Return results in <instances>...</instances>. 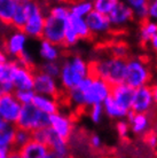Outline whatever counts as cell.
Here are the masks:
<instances>
[{
  "label": "cell",
  "instance_id": "6da1fadb",
  "mask_svg": "<svg viewBox=\"0 0 157 158\" xmlns=\"http://www.w3.org/2000/svg\"><path fill=\"white\" fill-rule=\"evenodd\" d=\"M91 75L90 63L78 54L70 55L61 62L59 80L63 93L77 88L83 79Z\"/></svg>",
  "mask_w": 157,
  "mask_h": 158
},
{
  "label": "cell",
  "instance_id": "7a4b0ae2",
  "mask_svg": "<svg viewBox=\"0 0 157 158\" xmlns=\"http://www.w3.org/2000/svg\"><path fill=\"white\" fill-rule=\"evenodd\" d=\"M90 71L93 77L106 81L110 86L124 84L126 71V60L114 56H103L90 62Z\"/></svg>",
  "mask_w": 157,
  "mask_h": 158
},
{
  "label": "cell",
  "instance_id": "3957f363",
  "mask_svg": "<svg viewBox=\"0 0 157 158\" xmlns=\"http://www.w3.org/2000/svg\"><path fill=\"white\" fill-rule=\"evenodd\" d=\"M151 71L148 63L141 57H129L126 60V71L124 84L133 89L149 86L151 83Z\"/></svg>",
  "mask_w": 157,
  "mask_h": 158
},
{
  "label": "cell",
  "instance_id": "277c9868",
  "mask_svg": "<svg viewBox=\"0 0 157 158\" xmlns=\"http://www.w3.org/2000/svg\"><path fill=\"white\" fill-rule=\"evenodd\" d=\"M24 6L28 12V20L22 31L25 33L28 38L32 39H41L43 38L44 25H45V17L46 12L44 10L43 6L36 1L25 0L23 1Z\"/></svg>",
  "mask_w": 157,
  "mask_h": 158
},
{
  "label": "cell",
  "instance_id": "5b68a950",
  "mask_svg": "<svg viewBox=\"0 0 157 158\" xmlns=\"http://www.w3.org/2000/svg\"><path fill=\"white\" fill-rule=\"evenodd\" d=\"M48 117L49 116L43 114L32 104L23 106L15 123V127L33 133L39 128L48 126Z\"/></svg>",
  "mask_w": 157,
  "mask_h": 158
},
{
  "label": "cell",
  "instance_id": "8992f818",
  "mask_svg": "<svg viewBox=\"0 0 157 158\" xmlns=\"http://www.w3.org/2000/svg\"><path fill=\"white\" fill-rule=\"evenodd\" d=\"M35 69L24 67L16 61H9L7 64V78L12 83L14 91L32 89Z\"/></svg>",
  "mask_w": 157,
  "mask_h": 158
},
{
  "label": "cell",
  "instance_id": "52a82bcc",
  "mask_svg": "<svg viewBox=\"0 0 157 158\" xmlns=\"http://www.w3.org/2000/svg\"><path fill=\"white\" fill-rule=\"evenodd\" d=\"M33 92L38 95H45L51 96L55 99L61 100L63 92L60 87L57 79L45 75L44 72L36 70L35 77H33Z\"/></svg>",
  "mask_w": 157,
  "mask_h": 158
},
{
  "label": "cell",
  "instance_id": "ba28073f",
  "mask_svg": "<svg viewBox=\"0 0 157 158\" xmlns=\"http://www.w3.org/2000/svg\"><path fill=\"white\" fill-rule=\"evenodd\" d=\"M84 94V103L85 108L88 109L95 104H102L111 94V86L101 79L93 77V80Z\"/></svg>",
  "mask_w": 157,
  "mask_h": 158
},
{
  "label": "cell",
  "instance_id": "9c48e42d",
  "mask_svg": "<svg viewBox=\"0 0 157 158\" xmlns=\"http://www.w3.org/2000/svg\"><path fill=\"white\" fill-rule=\"evenodd\" d=\"M28 37L22 30H13L5 37L1 49L5 52L7 57H12L13 61L17 60L27 51Z\"/></svg>",
  "mask_w": 157,
  "mask_h": 158
},
{
  "label": "cell",
  "instance_id": "30bf717a",
  "mask_svg": "<svg viewBox=\"0 0 157 158\" xmlns=\"http://www.w3.org/2000/svg\"><path fill=\"white\" fill-rule=\"evenodd\" d=\"M48 127L57 136L69 141L75 132V122L70 115L57 111L48 117Z\"/></svg>",
  "mask_w": 157,
  "mask_h": 158
},
{
  "label": "cell",
  "instance_id": "8fae6325",
  "mask_svg": "<svg viewBox=\"0 0 157 158\" xmlns=\"http://www.w3.org/2000/svg\"><path fill=\"white\" fill-rule=\"evenodd\" d=\"M67 21L59 20L46 14L41 39L47 40L59 47H63V36H64V28Z\"/></svg>",
  "mask_w": 157,
  "mask_h": 158
},
{
  "label": "cell",
  "instance_id": "7c38bea8",
  "mask_svg": "<svg viewBox=\"0 0 157 158\" xmlns=\"http://www.w3.org/2000/svg\"><path fill=\"white\" fill-rule=\"evenodd\" d=\"M155 108L151 88L149 86H143L134 89L133 101L131 106V110L134 114H147L150 115Z\"/></svg>",
  "mask_w": 157,
  "mask_h": 158
},
{
  "label": "cell",
  "instance_id": "4fadbf2b",
  "mask_svg": "<svg viewBox=\"0 0 157 158\" xmlns=\"http://www.w3.org/2000/svg\"><path fill=\"white\" fill-rule=\"evenodd\" d=\"M22 106L16 100L14 94H7L0 96V118L7 124L14 125L20 116Z\"/></svg>",
  "mask_w": 157,
  "mask_h": 158
},
{
  "label": "cell",
  "instance_id": "5bb4252c",
  "mask_svg": "<svg viewBox=\"0 0 157 158\" xmlns=\"http://www.w3.org/2000/svg\"><path fill=\"white\" fill-rule=\"evenodd\" d=\"M107 17L110 22L112 31L124 28L125 25H127L130 22L134 20L133 13L131 10V8L125 4V1H119V0Z\"/></svg>",
  "mask_w": 157,
  "mask_h": 158
},
{
  "label": "cell",
  "instance_id": "9a60e30c",
  "mask_svg": "<svg viewBox=\"0 0 157 158\" xmlns=\"http://www.w3.org/2000/svg\"><path fill=\"white\" fill-rule=\"evenodd\" d=\"M85 21H86L88 30L93 38L98 36H106L112 31L108 17L106 15L95 12V10H92L85 17Z\"/></svg>",
  "mask_w": 157,
  "mask_h": 158
},
{
  "label": "cell",
  "instance_id": "2e32d148",
  "mask_svg": "<svg viewBox=\"0 0 157 158\" xmlns=\"http://www.w3.org/2000/svg\"><path fill=\"white\" fill-rule=\"evenodd\" d=\"M126 120L130 124L131 133L137 136H143L148 131L151 130V114H134L132 111H129Z\"/></svg>",
  "mask_w": 157,
  "mask_h": 158
},
{
  "label": "cell",
  "instance_id": "e0dca14e",
  "mask_svg": "<svg viewBox=\"0 0 157 158\" xmlns=\"http://www.w3.org/2000/svg\"><path fill=\"white\" fill-rule=\"evenodd\" d=\"M134 89L127 86L126 84H119L116 86L111 87V94L110 96L116 101L117 104H119L123 109L130 111L132 101H133Z\"/></svg>",
  "mask_w": 157,
  "mask_h": 158
},
{
  "label": "cell",
  "instance_id": "ac0fdd59",
  "mask_svg": "<svg viewBox=\"0 0 157 158\" xmlns=\"http://www.w3.org/2000/svg\"><path fill=\"white\" fill-rule=\"evenodd\" d=\"M45 144L47 146V148L49 149L51 152L57 155L60 157L68 158L70 156V144H69V141L57 136L51 128H49V133L47 135Z\"/></svg>",
  "mask_w": 157,
  "mask_h": 158
},
{
  "label": "cell",
  "instance_id": "d6986e66",
  "mask_svg": "<svg viewBox=\"0 0 157 158\" xmlns=\"http://www.w3.org/2000/svg\"><path fill=\"white\" fill-rule=\"evenodd\" d=\"M32 106L36 107L39 111L47 116H51L53 114H56L60 111L61 107V101L51 96H45V95H35V99L32 101Z\"/></svg>",
  "mask_w": 157,
  "mask_h": 158
},
{
  "label": "cell",
  "instance_id": "ffe728a7",
  "mask_svg": "<svg viewBox=\"0 0 157 158\" xmlns=\"http://www.w3.org/2000/svg\"><path fill=\"white\" fill-rule=\"evenodd\" d=\"M19 154L22 158H45L49 152V149L44 143H40L31 139L27 144L21 147L19 149Z\"/></svg>",
  "mask_w": 157,
  "mask_h": 158
},
{
  "label": "cell",
  "instance_id": "44dd1931",
  "mask_svg": "<svg viewBox=\"0 0 157 158\" xmlns=\"http://www.w3.org/2000/svg\"><path fill=\"white\" fill-rule=\"evenodd\" d=\"M61 48L62 47H59L47 40L40 39L38 53L43 62H60V59L62 56Z\"/></svg>",
  "mask_w": 157,
  "mask_h": 158
},
{
  "label": "cell",
  "instance_id": "7402d4cb",
  "mask_svg": "<svg viewBox=\"0 0 157 158\" xmlns=\"http://www.w3.org/2000/svg\"><path fill=\"white\" fill-rule=\"evenodd\" d=\"M14 133L15 126L11 124H8L4 130L0 131V158H7L9 152L15 149Z\"/></svg>",
  "mask_w": 157,
  "mask_h": 158
},
{
  "label": "cell",
  "instance_id": "603a6c76",
  "mask_svg": "<svg viewBox=\"0 0 157 158\" xmlns=\"http://www.w3.org/2000/svg\"><path fill=\"white\" fill-rule=\"evenodd\" d=\"M102 107L104 116H107L108 118L112 119V120H116V122L121 120V119H126V117L129 115V111L123 109L119 104H117L111 96H109L102 103Z\"/></svg>",
  "mask_w": 157,
  "mask_h": 158
},
{
  "label": "cell",
  "instance_id": "cb8c5ba5",
  "mask_svg": "<svg viewBox=\"0 0 157 158\" xmlns=\"http://www.w3.org/2000/svg\"><path fill=\"white\" fill-rule=\"evenodd\" d=\"M157 35V22L147 19L146 21L140 23V30H139V38L140 43L143 46H148L150 40Z\"/></svg>",
  "mask_w": 157,
  "mask_h": 158
},
{
  "label": "cell",
  "instance_id": "d4e9b609",
  "mask_svg": "<svg viewBox=\"0 0 157 158\" xmlns=\"http://www.w3.org/2000/svg\"><path fill=\"white\" fill-rule=\"evenodd\" d=\"M68 22L71 25V28L74 29V31L76 32V35L78 36L79 40L93 39V37H92L90 30H88V27H87L85 19L70 15L69 19H68Z\"/></svg>",
  "mask_w": 157,
  "mask_h": 158
},
{
  "label": "cell",
  "instance_id": "484cf974",
  "mask_svg": "<svg viewBox=\"0 0 157 158\" xmlns=\"http://www.w3.org/2000/svg\"><path fill=\"white\" fill-rule=\"evenodd\" d=\"M125 4L131 8L134 20H138L141 23L148 19V0H127Z\"/></svg>",
  "mask_w": 157,
  "mask_h": 158
},
{
  "label": "cell",
  "instance_id": "4316f807",
  "mask_svg": "<svg viewBox=\"0 0 157 158\" xmlns=\"http://www.w3.org/2000/svg\"><path fill=\"white\" fill-rule=\"evenodd\" d=\"M19 0H0V22L11 27Z\"/></svg>",
  "mask_w": 157,
  "mask_h": 158
},
{
  "label": "cell",
  "instance_id": "83f0119b",
  "mask_svg": "<svg viewBox=\"0 0 157 158\" xmlns=\"http://www.w3.org/2000/svg\"><path fill=\"white\" fill-rule=\"evenodd\" d=\"M68 7H69L70 15L85 19L93 10V1H88V0L75 1V2L68 4Z\"/></svg>",
  "mask_w": 157,
  "mask_h": 158
},
{
  "label": "cell",
  "instance_id": "f1b7e54d",
  "mask_svg": "<svg viewBox=\"0 0 157 158\" xmlns=\"http://www.w3.org/2000/svg\"><path fill=\"white\" fill-rule=\"evenodd\" d=\"M28 20V12L27 8L24 6L23 1H19L17 8H16L14 16L12 19V23H11V28L14 30H22L23 27L25 25Z\"/></svg>",
  "mask_w": 157,
  "mask_h": 158
},
{
  "label": "cell",
  "instance_id": "f546056e",
  "mask_svg": "<svg viewBox=\"0 0 157 158\" xmlns=\"http://www.w3.org/2000/svg\"><path fill=\"white\" fill-rule=\"evenodd\" d=\"M46 14L53 16L55 19H59V20L67 21L70 16V12H69V7L68 4H55L49 6L47 9Z\"/></svg>",
  "mask_w": 157,
  "mask_h": 158
},
{
  "label": "cell",
  "instance_id": "4dcf8cb0",
  "mask_svg": "<svg viewBox=\"0 0 157 158\" xmlns=\"http://www.w3.org/2000/svg\"><path fill=\"white\" fill-rule=\"evenodd\" d=\"M117 2L118 0H95L93 1V10L108 16Z\"/></svg>",
  "mask_w": 157,
  "mask_h": 158
},
{
  "label": "cell",
  "instance_id": "1f68e13d",
  "mask_svg": "<svg viewBox=\"0 0 157 158\" xmlns=\"http://www.w3.org/2000/svg\"><path fill=\"white\" fill-rule=\"evenodd\" d=\"M79 43V38L71 28V25L67 21L66 28H64V36H63V47L64 48H72Z\"/></svg>",
  "mask_w": 157,
  "mask_h": 158
},
{
  "label": "cell",
  "instance_id": "d6a6232c",
  "mask_svg": "<svg viewBox=\"0 0 157 158\" xmlns=\"http://www.w3.org/2000/svg\"><path fill=\"white\" fill-rule=\"evenodd\" d=\"M37 70L44 72L45 75L49 77L57 79L60 76V70H61V62H41Z\"/></svg>",
  "mask_w": 157,
  "mask_h": 158
},
{
  "label": "cell",
  "instance_id": "836d02e7",
  "mask_svg": "<svg viewBox=\"0 0 157 158\" xmlns=\"http://www.w3.org/2000/svg\"><path fill=\"white\" fill-rule=\"evenodd\" d=\"M32 139V133L28 132L22 128H17L15 127V133H14V147L15 149H19L24 144H27L30 140Z\"/></svg>",
  "mask_w": 157,
  "mask_h": 158
},
{
  "label": "cell",
  "instance_id": "e575fe53",
  "mask_svg": "<svg viewBox=\"0 0 157 158\" xmlns=\"http://www.w3.org/2000/svg\"><path fill=\"white\" fill-rule=\"evenodd\" d=\"M13 94L16 98V100L20 102L21 106L23 107V106L32 104L36 93L33 92V89H20V91H14Z\"/></svg>",
  "mask_w": 157,
  "mask_h": 158
},
{
  "label": "cell",
  "instance_id": "d590c367",
  "mask_svg": "<svg viewBox=\"0 0 157 158\" xmlns=\"http://www.w3.org/2000/svg\"><path fill=\"white\" fill-rule=\"evenodd\" d=\"M116 132L118 134V138L122 141H127L131 134L130 124L126 119H121L116 122Z\"/></svg>",
  "mask_w": 157,
  "mask_h": 158
},
{
  "label": "cell",
  "instance_id": "8d00e7d4",
  "mask_svg": "<svg viewBox=\"0 0 157 158\" xmlns=\"http://www.w3.org/2000/svg\"><path fill=\"white\" fill-rule=\"evenodd\" d=\"M110 56L122 60H127L129 59V48L123 43L114 44L110 48Z\"/></svg>",
  "mask_w": 157,
  "mask_h": 158
},
{
  "label": "cell",
  "instance_id": "74e56055",
  "mask_svg": "<svg viewBox=\"0 0 157 158\" xmlns=\"http://www.w3.org/2000/svg\"><path fill=\"white\" fill-rule=\"evenodd\" d=\"M88 116L94 124L101 123L103 116H104L102 104H95V106H92V107L88 108Z\"/></svg>",
  "mask_w": 157,
  "mask_h": 158
},
{
  "label": "cell",
  "instance_id": "f35d334b",
  "mask_svg": "<svg viewBox=\"0 0 157 158\" xmlns=\"http://www.w3.org/2000/svg\"><path fill=\"white\" fill-rule=\"evenodd\" d=\"M142 138H143L145 143L149 147L150 149L156 150L157 149V132L155 131V128H151L150 131H148Z\"/></svg>",
  "mask_w": 157,
  "mask_h": 158
},
{
  "label": "cell",
  "instance_id": "ab89813d",
  "mask_svg": "<svg viewBox=\"0 0 157 158\" xmlns=\"http://www.w3.org/2000/svg\"><path fill=\"white\" fill-rule=\"evenodd\" d=\"M88 146H90L91 149H93L95 151L101 150V148L103 146V141L101 136L98 134H91L90 138H88Z\"/></svg>",
  "mask_w": 157,
  "mask_h": 158
},
{
  "label": "cell",
  "instance_id": "60d3db41",
  "mask_svg": "<svg viewBox=\"0 0 157 158\" xmlns=\"http://www.w3.org/2000/svg\"><path fill=\"white\" fill-rule=\"evenodd\" d=\"M14 93V87L8 78L0 79V96Z\"/></svg>",
  "mask_w": 157,
  "mask_h": 158
},
{
  "label": "cell",
  "instance_id": "b9f144b4",
  "mask_svg": "<svg viewBox=\"0 0 157 158\" xmlns=\"http://www.w3.org/2000/svg\"><path fill=\"white\" fill-rule=\"evenodd\" d=\"M148 19L157 22V0H151L148 4Z\"/></svg>",
  "mask_w": 157,
  "mask_h": 158
},
{
  "label": "cell",
  "instance_id": "7bdbcfd3",
  "mask_svg": "<svg viewBox=\"0 0 157 158\" xmlns=\"http://www.w3.org/2000/svg\"><path fill=\"white\" fill-rule=\"evenodd\" d=\"M150 88H151V94H153L154 103H155V106L157 107V83L150 84Z\"/></svg>",
  "mask_w": 157,
  "mask_h": 158
},
{
  "label": "cell",
  "instance_id": "ee69618b",
  "mask_svg": "<svg viewBox=\"0 0 157 158\" xmlns=\"http://www.w3.org/2000/svg\"><path fill=\"white\" fill-rule=\"evenodd\" d=\"M149 46H150V48L153 49V52L155 53L157 55V35L155 37H154L153 39L150 40V43H149Z\"/></svg>",
  "mask_w": 157,
  "mask_h": 158
},
{
  "label": "cell",
  "instance_id": "f6af8a7d",
  "mask_svg": "<svg viewBox=\"0 0 157 158\" xmlns=\"http://www.w3.org/2000/svg\"><path fill=\"white\" fill-rule=\"evenodd\" d=\"M7 64L0 65V79L7 78Z\"/></svg>",
  "mask_w": 157,
  "mask_h": 158
},
{
  "label": "cell",
  "instance_id": "bcb514c9",
  "mask_svg": "<svg viewBox=\"0 0 157 158\" xmlns=\"http://www.w3.org/2000/svg\"><path fill=\"white\" fill-rule=\"evenodd\" d=\"M7 158H22V157L20 156L19 151L16 150V149H14L13 151H11V152H9V155L7 156Z\"/></svg>",
  "mask_w": 157,
  "mask_h": 158
},
{
  "label": "cell",
  "instance_id": "7dc6e473",
  "mask_svg": "<svg viewBox=\"0 0 157 158\" xmlns=\"http://www.w3.org/2000/svg\"><path fill=\"white\" fill-rule=\"evenodd\" d=\"M45 158H62V157H60V156H57V155H55V154H53V152L49 151V152L47 154V156H46Z\"/></svg>",
  "mask_w": 157,
  "mask_h": 158
},
{
  "label": "cell",
  "instance_id": "c3c4849f",
  "mask_svg": "<svg viewBox=\"0 0 157 158\" xmlns=\"http://www.w3.org/2000/svg\"><path fill=\"white\" fill-rule=\"evenodd\" d=\"M7 125H8L7 123H6V122H4V120H2V119L0 118V131H1V130H4L5 127L7 126Z\"/></svg>",
  "mask_w": 157,
  "mask_h": 158
},
{
  "label": "cell",
  "instance_id": "681fc988",
  "mask_svg": "<svg viewBox=\"0 0 157 158\" xmlns=\"http://www.w3.org/2000/svg\"><path fill=\"white\" fill-rule=\"evenodd\" d=\"M96 158H116V157H114V156H99V157H96Z\"/></svg>",
  "mask_w": 157,
  "mask_h": 158
},
{
  "label": "cell",
  "instance_id": "f907efd6",
  "mask_svg": "<svg viewBox=\"0 0 157 158\" xmlns=\"http://www.w3.org/2000/svg\"><path fill=\"white\" fill-rule=\"evenodd\" d=\"M155 131L157 132V124H156V127H155Z\"/></svg>",
  "mask_w": 157,
  "mask_h": 158
},
{
  "label": "cell",
  "instance_id": "816d5d0a",
  "mask_svg": "<svg viewBox=\"0 0 157 158\" xmlns=\"http://www.w3.org/2000/svg\"><path fill=\"white\" fill-rule=\"evenodd\" d=\"M68 158H74V157H72V156H69V157H68Z\"/></svg>",
  "mask_w": 157,
  "mask_h": 158
},
{
  "label": "cell",
  "instance_id": "f5cc1de1",
  "mask_svg": "<svg viewBox=\"0 0 157 158\" xmlns=\"http://www.w3.org/2000/svg\"><path fill=\"white\" fill-rule=\"evenodd\" d=\"M119 158H126V157H119Z\"/></svg>",
  "mask_w": 157,
  "mask_h": 158
}]
</instances>
